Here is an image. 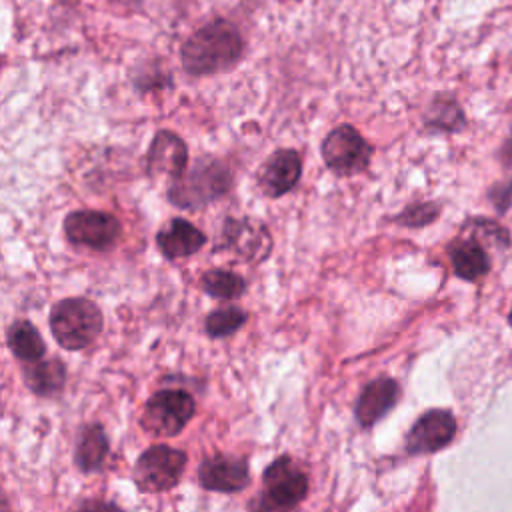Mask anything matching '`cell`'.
<instances>
[{"label":"cell","instance_id":"obj_1","mask_svg":"<svg viewBox=\"0 0 512 512\" xmlns=\"http://www.w3.org/2000/svg\"><path fill=\"white\" fill-rule=\"evenodd\" d=\"M244 50L238 28L228 20H214L196 30L182 46V66L188 74L204 76L232 68Z\"/></svg>","mask_w":512,"mask_h":512},{"label":"cell","instance_id":"obj_2","mask_svg":"<svg viewBox=\"0 0 512 512\" xmlns=\"http://www.w3.org/2000/svg\"><path fill=\"white\" fill-rule=\"evenodd\" d=\"M232 186V174L224 162L216 158H200L190 172L172 182L168 200L178 208H200L220 196Z\"/></svg>","mask_w":512,"mask_h":512},{"label":"cell","instance_id":"obj_3","mask_svg":"<svg viewBox=\"0 0 512 512\" xmlns=\"http://www.w3.org/2000/svg\"><path fill=\"white\" fill-rule=\"evenodd\" d=\"M50 328L60 346L80 350L100 334L102 314L98 306L86 298H66L52 308Z\"/></svg>","mask_w":512,"mask_h":512},{"label":"cell","instance_id":"obj_4","mask_svg":"<svg viewBox=\"0 0 512 512\" xmlns=\"http://www.w3.org/2000/svg\"><path fill=\"white\" fill-rule=\"evenodd\" d=\"M320 150L326 166L338 176H352L362 172L372 158V146L350 124H342L330 130L322 140Z\"/></svg>","mask_w":512,"mask_h":512},{"label":"cell","instance_id":"obj_5","mask_svg":"<svg viewBox=\"0 0 512 512\" xmlns=\"http://www.w3.org/2000/svg\"><path fill=\"white\" fill-rule=\"evenodd\" d=\"M118 218L102 210H74L64 220V234L76 246L108 250L120 238Z\"/></svg>","mask_w":512,"mask_h":512},{"label":"cell","instance_id":"obj_6","mask_svg":"<svg viewBox=\"0 0 512 512\" xmlns=\"http://www.w3.org/2000/svg\"><path fill=\"white\" fill-rule=\"evenodd\" d=\"M194 414V400L184 390H162L154 394L144 410L142 424L160 436L178 434Z\"/></svg>","mask_w":512,"mask_h":512},{"label":"cell","instance_id":"obj_7","mask_svg":"<svg viewBox=\"0 0 512 512\" xmlns=\"http://www.w3.org/2000/svg\"><path fill=\"white\" fill-rule=\"evenodd\" d=\"M186 456L170 446H152L136 462V484L146 492H162L172 488L182 476Z\"/></svg>","mask_w":512,"mask_h":512},{"label":"cell","instance_id":"obj_8","mask_svg":"<svg viewBox=\"0 0 512 512\" xmlns=\"http://www.w3.org/2000/svg\"><path fill=\"white\" fill-rule=\"evenodd\" d=\"M218 250L232 252L248 262L264 260L272 250V238L266 226L252 218H228L222 226Z\"/></svg>","mask_w":512,"mask_h":512},{"label":"cell","instance_id":"obj_9","mask_svg":"<svg viewBox=\"0 0 512 512\" xmlns=\"http://www.w3.org/2000/svg\"><path fill=\"white\" fill-rule=\"evenodd\" d=\"M308 490L306 474L286 456L274 460L264 472V498L290 512Z\"/></svg>","mask_w":512,"mask_h":512},{"label":"cell","instance_id":"obj_10","mask_svg":"<svg viewBox=\"0 0 512 512\" xmlns=\"http://www.w3.org/2000/svg\"><path fill=\"white\" fill-rule=\"evenodd\" d=\"M188 164V148L184 140L170 132L160 130L156 132L148 154H146V172L152 178H170L176 182L184 176Z\"/></svg>","mask_w":512,"mask_h":512},{"label":"cell","instance_id":"obj_11","mask_svg":"<svg viewBox=\"0 0 512 512\" xmlns=\"http://www.w3.org/2000/svg\"><path fill=\"white\" fill-rule=\"evenodd\" d=\"M302 174V158L292 148H280L260 166L258 186L270 198L290 192Z\"/></svg>","mask_w":512,"mask_h":512},{"label":"cell","instance_id":"obj_12","mask_svg":"<svg viewBox=\"0 0 512 512\" xmlns=\"http://www.w3.org/2000/svg\"><path fill=\"white\" fill-rule=\"evenodd\" d=\"M456 432L454 416L446 410H430L412 426L406 446L412 454L434 452L446 446Z\"/></svg>","mask_w":512,"mask_h":512},{"label":"cell","instance_id":"obj_13","mask_svg":"<svg viewBox=\"0 0 512 512\" xmlns=\"http://www.w3.org/2000/svg\"><path fill=\"white\" fill-rule=\"evenodd\" d=\"M200 482L208 490L236 492L248 482V468L242 460L228 456H214L200 466Z\"/></svg>","mask_w":512,"mask_h":512},{"label":"cell","instance_id":"obj_14","mask_svg":"<svg viewBox=\"0 0 512 512\" xmlns=\"http://www.w3.org/2000/svg\"><path fill=\"white\" fill-rule=\"evenodd\" d=\"M204 242H206L204 234L194 224L182 218L170 220L156 236V244L160 252L170 260L184 258L198 252L204 246Z\"/></svg>","mask_w":512,"mask_h":512},{"label":"cell","instance_id":"obj_15","mask_svg":"<svg viewBox=\"0 0 512 512\" xmlns=\"http://www.w3.org/2000/svg\"><path fill=\"white\" fill-rule=\"evenodd\" d=\"M398 398V384L390 378H378L370 382L358 398L356 404V418L362 426H370L380 420Z\"/></svg>","mask_w":512,"mask_h":512},{"label":"cell","instance_id":"obj_16","mask_svg":"<svg viewBox=\"0 0 512 512\" xmlns=\"http://www.w3.org/2000/svg\"><path fill=\"white\" fill-rule=\"evenodd\" d=\"M448 256H450L456 276H460L464 280H478L490 268L488 254L476 238L456 240L454 244H450Z\"/></svg>","mask_w":512,"mask_h":512},{"label":"cell","instance_id":"obj_17","mask_svg":"<svg viewBox=\"0 0 512 512\" xmlns=\"http://www.w3.org/2000/svg\"><path fill=\"white\" fill-rule=\"evenodd\" d=\"M8 346L20 360H38L44 354V340L38 330L26 322L18 320L8 330Z\"/></svg>","mask_w":512,"mask_h":512},{"label":"cell","instance_id":"obj_18","mask_svg":"<svg viewBox=\"0 0 512 512\" xmlns=\"http://www.w3.org/2000/svg\"><path fill=\"white\" fill-rule=\"evenodd\" d=\"M108 454V440L104 430L98 424H90L82 430L78 450H76V462L82 470H94L102 464L104 456Z\"/></svg>","mask_w":512,"mask_h":512},{"label":"cell","instance_id":"obj_19","mask_svg":"<svg viewBox=\"0 0 512 512\" xmlns=\"http://www.w3.org/2000/svg\"><path fill=\"white\" fill-rule=\"evenodd\" d=\"M202 288L214 298H238L246 290V282L242 276L230 270H210L202 276Z\"/></svg>","mask_w":512,"mask_h":512},{"label":"cell","instance_id":"obj_20","mask_svg":"<svg viewBox=\"0 0 512 512\" xmlns=\"http://www.w3.org/2000/svg\"><path fill=\"white\" fill-rule=\"evenodd\" d=\"M64 376H66L64 366L58 360L40 362L26 370V380L30 388L38 394H50L58 390L64 384Z\"/></svg>","mask_w":512,"mask_h":512},{"label":"cell","instance_id":"obj_21","mask_svg":"<svg viewBox=\"0 0 512 512\" xmlns=\"http://www.w3.org/2000/svg\"><path fill=\"white\" fill-rule=\"evenodd\" d=\"M246 322V312L236 308V306H226V308H218L212 314H208L206 318V332L214 338L220 336H228L232 332H236L242 324Z\"/></svg>","mask_w":512,"mask_h":512},{"label":"cell","instance_id":"obj_22","mask_svg":"<svg viewBox=\"0 0 512 512\" xmlns=\"http://www.w3.org/2000/svg\"><path fill=\"white\" fill-rule=\"evenodd\" d=\"M436 214V208L430 204H420V206H412L406 212L400 214L398 222L406 224V226H422L426 222H430Z\"/></svg>","mask_w":512,"mask_h":512},{"label":"cell","instance_id":"obj_23","mask_svg":"<svg viewBox=\"0 0 512 512\" xmlns=\"http://www.w3.org/2000/svg\"><path fill=\"white\" fill-rule=\"evenodd\" d=\"M74 512H120V508H116L110 502H100V500H88L84 504H80V508H76Z\"/></svg>","mask_w":512,"mask_h":512},{"label":"cell","instance_id":"obj_24","mask_svg":"<svg viewBox=\"0 0 512 512\" xmlns=\"http://www.w3.org/2000/svg\"><path fill=\"white\" fill-rule=\"evenodd\" d=\"M510 322H512V312H510Z\"/></svg>","mask_w":512,"mask_h":512}]
</instances>
